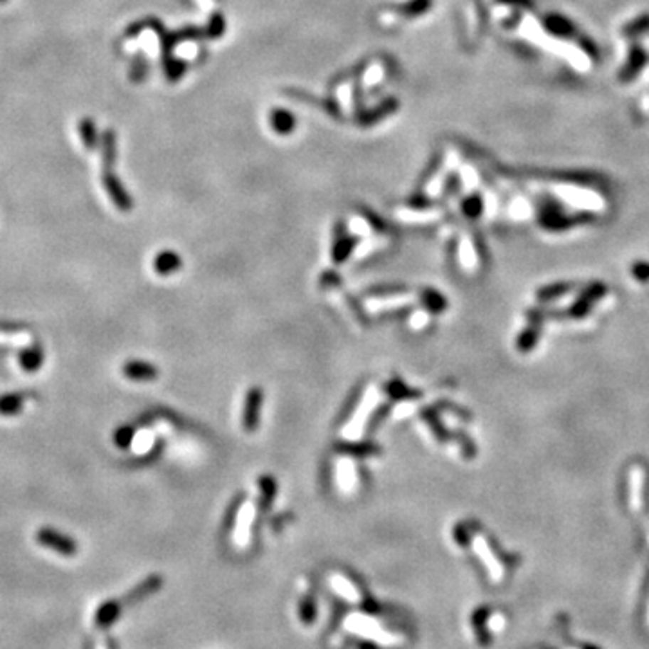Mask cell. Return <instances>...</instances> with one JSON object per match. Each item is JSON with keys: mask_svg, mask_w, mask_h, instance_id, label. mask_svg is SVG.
Wrapping results in <instances>:
<instances>
[{"mask_svg": "<svg viewBox=\"0 0 649 649\" xmlns=\"http://www.w3.org/2000/svg\"><path fill=\"white\" fill-rule=\"evenodd\" d=\"M36 543L42 547H47L53 552L60 554V556L73 557L78 554V543L74 537L67 536V534L60 532V530L53 529V527H42L36 532Z\"/></svg>", "mask_w": 649, "mask_h": 649, "instance_id": "obj_1", "label": "cell"}, {"mask_svg": "<svg viewBox=\"0 0 649 649\" xmlns=\"http://www.w3.org/2000/svg\"><path fill=\"white\" fill-rule=\"evenodd\" d=\"M344 626H347V630L354 631V633H359V635H364V637H368V638H374V640L379 642V644L391 645V644H399V642H401V638L394 637L391 633H386L383 628L379 626L377 622L371 621V618H368V617H364V615H352V617H348V621L344 622Z\"/></svg>", "mask_w": 649, "mask_h": 649, "instance_id": "obj_2", "label": "cell"}, {"mask_svg": "<svg viewBox=\"0 0 649 649\" xmlns=\"http://www.w3.org/2000/svg\"><path fill=\"white\" fill-rule=\"evenodd\" d=\"M125 606H127V604H125L123 599H112L103 603L97 608L96 615H94V626H96L97 630H107V628H110L114 622L120 618Z\"/></svg>", "mask_w": 649, "mask_h": 649, "instance_id": "obj_3", "label": "cell"}, {"mask_svg": "<svg viewBox=\"0 0 649 649\" xmlns=\"http://www.w3.org/2000/svg\"><path fill=\"white\" fill-rule=\"evenodd\" d=\"M253 519H255V505L253 503H246L242 507L238 514V522H236L235 527V534H233V539L238 547L248 545L249 541V530H251Z\"/></svg>", "mask_w": 649, "mask_h": 649, "instance_id": "obj_4", "label": "cell"}, {"mask_svg": "<svg viewBox=\"0 0 649 649\" xmlns=\"http://www.w3.org/2000/svg\"><path fill=\"white\" fill-rule=\"evenodd\" d=\"M43 348L40 343H33L31 347H26L23 350L19 352V363L22 366L23 371H36L40 370V366L43 364Z\"/></svg>", "mask_w": 649, "mask_h": 649, "instance_id": "obj_5", "label": "cell"}, {"mask_svg": "<svg viewBox=\"0 0 649 649\" xmlns=\"http://www.w3.org/2000/svg\"><path fill=\"white\" fill-rule=\"evenodd\" d=\"M161 584H162V579L159 576L148 577V579H144L143 583H139L137 586L134 588V590H130L127 595H125L123 597L125 604L130 606V604L139 603V601L147 599L148 595H152L154 591H157L159 588H161Z\"/></svg>", "mask_w": 649, "mask_h": 649, "instance_id": "obj_6", "label": "cell"}, {"mask_svg": "<svg viewBox=\"0 0 649 649\" xmlns=\"http://www.w3.org/2000/svg\"><path fill=\"white\" fill-rule=\"evenodd\" d=\"M329 583L330 586L336 590V593L341 595V597H343L344 601H348V603L357 604L361 601V593L356 588V584L352 583L350 579H347L344 576H341V574H330Z\"/></svg>", "mask_w": 649, "mask_h": 649, "instance_id": "obj_7", "label": "cell"}, {"mask_svg": "<svg viewBox=\"0 0 649 649\" xmlns=\"http://www.w3.org/2000/svg\"><path fill=\"white\" fill-rule=\"evenodd\" d=\"M27 397H29L27 391H11V394L0 395V415L2 417H15V415H19L23 410V406H26Z\"/></svg>", "mask_w": 649, "mask_h": 649, "instance_id": "obj_8", "label": "cell"}, {"mask_svg": "<svg viewBox=\"0 0 649 649\" xmlns=\"http://www.w3.org/2000/svg\"><path fill=\"white\" fill-rule=\"evenodd\" d=\"M123 374L132 381H152L157 377V370L144 361H127L123 366Z\"/></svg>", "mask_w": 649, "mask_h": 649, "instance_id": "obj_9", "label": "cell"}, {"mask_svg": "<svg viewBox=\"0 0 649 649\" xmlns=\"http://www.w3.org/2000/svg\"><path fill=\"white\" fill-rule=\"evenodd\" d=\"M337 482H339L341 489H354L356 485V465L352 462L350 458H343L339 460V464H337Z\"/></svg>", "mask_w": 649, "mask_h": 649, "instance_id": "obj_10", "label": "cell"}, {"mask_svg": "<svg viewBox=\"0 0 649 649\" xmlns=\"http://www.w3.org/2000/svg\"><path fill=\"white\" fill-rule=\"evenodd\" d=\"M543 23H545L547 31L552 33V35H556V36H563V38H566V36L574 35V26L561 15H549L545 20H543Z\"/></svg>", "mask_w": 649, "mask_h": 649, "instance_id": "obj_11", "label": "cell"}, {"mask_svg": "<svg viewBox=\"0 0 649 649\" xmlns=\"http://www.w3.org/2000/svg\"><path fill=\"white\" fill-rule=\"evenodd\" d=\"M644 63H645V54L642 53V49H638V47H633V49H631V53H630V60H628L626 67L622 69L621 80L622 81H630L631 78L637 76V73L642 69V65H644Z\"/></svg>", "mask_w": 649, "mask_h": 649, "instance_id": "obj_12", "label": "cell"}, {"mask_svg": "<svg viewBox=\"0 0 649 649\" xmlns=\"http://www.w3.org/2000/svg\"><path fill=\"white\" fill-rule=\"evenodd\" d=\"M270 127L275 128L278 134H290L294 128L292 114L282 110V108H276L270 112Z\"/></svg>", "mask_w": 649, "mask_h": 649, "instance_id": "obj_13", "label": "cell"}, {"mask_svg": "<svg viewBox=\"0 0 649 649\" xmlns=\"http://www.w3.org/2000/svg\"><path fill=\"white\" fill-rule=\"evenodd\" d=\"M179 265H181V260H179V256L175 255V253H168V251L161 253V255H159L154 262L155 270H157L159 275H162V276H167V275H170V273H174V270H177Z\"/></svg>", "mask_w": 649, "mask_h": 649, "instance_id": "obj_14", "label": "cell"}, {"mask_svg": "<svg viewBox=\"0 0 649 649\" xmlns=\"http://www.w3.org/2000/svg\"><path fill=\"white\" fill-rule=\"evenodd\" d=\"M135 438V429L132 426H121L116 433H114V442L120 445L121 449H127L132 444V440Z\"/></svg>", "mask_w": 649, "mask_h": 649, "instance_id": "obj_15", "label": "cell"}, {"mask_svg": "<svg viewBox=\"0 0 649 649\" xmlns=\"http://www.w3.org/2000/svg\"><path fill=\"white\" fill-rule=\"evenodd\" d=\"M248 404H249V406H248V411H246V413H243V424H248V428L251 429V428H255L256 411H258V408H260V399H258V395L253 394L251 397H249Z\"/></svg>", "mask_w": 649, "mask_h": 649, "instance_id": "obj_16", "label": "cell"}, {"mask_svg": "<svg viewBox=\"0 0 649 649\" xmlns=\"http://www.w3.org/2000/svg\"><path fill=\"white\" fill-rule=\"evenodd\" d=\"M429 8H431V0H413L410 4H406L401 11L406 13L408 16H418L424 11H428Z\"/></svg>", "mask_w": 649, "mask_h": 649, "instance_id": "obj_17", "label": "cell"}, {"mask_svg": "<svg viewBox=\"0 0 649 649\" xmlns=\"http://www.w3.org/2000/svg\"><path fill=\"white\" fill-rule=\"evenodd\" d=\"M649 29V15L640 16V19L633 20L631 23H628L626 29H624V35L626 36H633V35H640V33L648 31Z\"/></svg>", "mask_w": 649, "mask_h": 649, "instance_id": "obj_18", "label": "cell"}, {"mask_svg": "<svg viewBox=\"0 0 649 649\" xmlns=\"http://www.w3.org/2000/svg\"><path fill=\"white\" fill-rule=\"evenodd\" d=\"M222 33H224V20H222V16L216 13V15L211 19V23H209V27H208V35L213 36V38H216V36H221Z\"/></svg>", "mask_w": 649, "mask_h": 649, "instance_id": "obj_19", "label": "cell"}, {"mask_svg": "<svg viewBox=\"0 0 649 649\" xmlns=\"http://www.w3.org/2000/svg\"><path fill=\"white\" fill-rule=\"evenodd\" d=\"M314 613H316V608H314L312 599L303 601V603H302V618H303V622L310 624V622H312V618H314Z\"/></svg>", "mask_w": 649, "mask_h": 649, "instance_id": "obj_20", "label": "cell"}, {"mask_svg": "<svg viewBox=\"0 0 649 649\" xmlns=\"http://www.w3.org/2000/svg\"><path fill=\"white\" fill-rule=\"evenodd\" d=\"M480 209H482V201H480V197L468 199V202L464 204V211L468 213V215H471V216L478 215Z\"/></svg>", "mask_w": 649, "mask_h": 649, "instance_id": "obj_21", "label": "cell"}, {"mask_svg": "<svg viewBox=\"0 0 649 649\" xmlns=\"http://www.w3.org/2000/svg\"><path fill=\"white\" fill-rule=\"evenodd\" d=\"M395 107H397V101H395V100H390V103H384L383 107L379 108L377 114H384V112H386V110H388V108H391V110H394ZM375 120H379V117L375 116V112H371V114H370V117H368V120L364 121V123H371V121H375Z\"/></svg>", "mask_w": 649, "mask_h": 649, "instance_id": "obj_22", "label": "cell"}, {"mask_svg": "<svg viewBox=\"0 0 649 649\" xmlns=\"http://www.w3.org/2000/svg\"><path fill=\"white\" fill-rule=\"evenodd\" d=\"M426 314L424 312H415L413 316H411V320H410V323L413 324V329H421L422 324L426 323Z\"/></svg>", "mask_w": 649, "mask_h": 649, "instance_id": "obj_23", "label": "cell"}, {"mask_svg": "<svg viewBox=\"0 0 649 649\" xmlns=\"http://www.w3.org/2000/svg\"><path fill=\"white\" fill-rule=\"evenodd\" d=\"M502 2H514V4H525V6H529V2H527V0H502Z\"/></svg>", "mask_w": 649, "mask_h": 649, "instance_id": "obj_24", "label": "cell"}]
</instances>
